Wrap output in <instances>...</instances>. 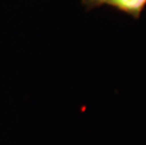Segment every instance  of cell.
Wrapping results in <instances>:
<instances>
[{
  "label": "cell",
  "instance_id": "obj_1",
  "mask_svg": "<svg viewBox=\"0 0 146 145\" xmlns=\"http://www.w3.org/2000/svg\"><path fill=\"white\" fill-rule=\"evenodd\" d=\"M81 2L87 10L107 5L116 8L134 18H139L146 7V0H81Z\"/></svg>",
  "mask_w": 146,
  "mask_h": 145
}]
</instances>
